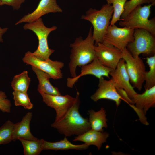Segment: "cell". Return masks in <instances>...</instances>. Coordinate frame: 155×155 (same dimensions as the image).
Segmentation results:
<instances>
[{
	"instance_id": "obj_25",
	"label": "cell",
	"mask_w": 155,
	"mask_h": 155,
	"mask_svg": "<svg viewBox=\"0 0 155 155\" xmlns=\"http://www.w3.org/2000/svg\"><path fill=\"white\" fill-rule=\"evenodd\" d=\"M107 3L111 5L113 9V12L110 22V25L115 24L121 18L124 11L125 5L127 0H106Z\"/></svg>"
},
{
	"instance_id": "obj_20",
	"label": "cell",
	"mask_w": 155,
	"mask_h": 155,
	"mask_svg": "<svg viewBox=\"0 0 155 155\" xmlns=\"http://www.w3.org/2000/svg\"><path fill=\"white\" fill-rule=\"evenodd\" d=\"M41 140L42 150H84L88 149L89 146L85 143L80 145L73 144L66 137L63 140L54 142L47 141L42 139Z\"/></svg>"
},
{
	"instance_id": "obj_21",
	"label": "cell",
	"mask_w": 155,
	"mask_h": 155,
	"mask_svg": "<svg viewBox=\"0 0 155 155\" xmlns=\"http://www.w3.org/2000/svg\"><path fill=\"white\" fill-rule=\"evenodd\" d=\"M88 112L89 115L88 120L91 129L97 131L103 132V128H106L108 127L105 110L102 107L97 111L91 109L89 110Z\"/></svg>"
},
{
	"instance_id": "obj_13",
	"label": "cell",
	"mask_w": 155,
	"mask_h": 155,
	"mask_svg": "<svg viewBox=\"0 0 155 155\" xmlns=\"http://www.w3.org/2000/svg\"><path fill=\"white\" fill-rule=\"evenodd\" d=\"M98 88L90 96L94 102L101 99H106L115 102L117 106L120 104L122 98L117 93L112 80H105L103 77L99 79Z\"/></svg>"
},
{
	"instance_id": "obj_11",
	"label": "cell",
	"mask_w": 155,
	"mask_h": 155,
	"mask_svg": "<svg viewBox=\"0 0 155 155\" xmlns=\"http://www.w3.org/2000/svg\"><path fill=\"white\" fill-rule=\"evenodd\" d=\"M43 101L47 106L55 110L56 116L55 121L61 119L75 102L76 98L67 94L64 96L51 95L40 93Z\"/></svg>"
},
{
	"instance_id": "obj_14",
	"label": "cell",
	"mask_w": 155,
	"mask_h": 155,
	"mask_svg": "<svg viewBox=\"0 0 155 155\" xmlns=\"http://www.w3.org/2000/svg\"><path fill=\"white\" fill-rule=\"evenodd\" d=\"M62 11L56 0H40L36 9L33 12L24 16L15 24L17 25L23 22H31L49 13H61Z\"/></svg>"
},
{
	"instance_id": "obj_5",
	"label": "cell",
	"mask_w": 155,
	"mask_h": 155,
	"mask_svg": "<svg viewBox=\"0 0 155 155\" xmlns=\"http://www.w3.org/2000/svg\"><path fill=\"white\" fill-rule=\"evenodd\" d=\"M24 30H30L36 35L38 40L37 49L33 53V55L38 59L44 61L49 59L50 56L55 50L50 49L48 42L49 34L52 31L56 30L57 27L53 26L51 27H46L40 18L35 21L27 23L23 26Z\"/></svg>"
},
{
	"instance_id": "obj_2",
	"label": "cell",
	"mask_w": 155,
	"mask_h": 155,
	"mask_svg": "<svg viewBox=\"0 0 155 155\" xmlns=\"http://www.w3.org/2000/svg\"><path fill=\"white\" fill-rule=\"evenodd\" d=\"M70 46L71 54L68 66L71 77L74 78L77 75V67H81L87 64L96 58L92 27L84 39L81 36L77 37L73 43L70 44Z\"/></svg>"
},
{
	"instance_id": "obj_29",
	"label": "cell",
	"mask_w": 155,
	"mask_h": 155,
	"mask_svg": "<svg viewBox=\"0 0 155 155\" xmlns=\"http://www.w3.org/2000/svg\"><path fill=\"white\" fill-rule=\"evenodd\" d=\"M11 106V101L7 98L5 93L0 91V110L3 112L10 113Z\"/></svg>"
},
{
	"instance_id": "obj_18",
	"label": "cell",
	"mask_w": 155,
	"mask_h": 155,
	"mask_svg": "<svg viewBox=\"0 0 155 155\" xmlns=\"http://www.w3.org/2000/svg\"><path fill=\"white\" fill-rule=\"evenodd\" d=\"M109 134L106 132L98 131L91 129L82 134L76 136L73 141H80L89 145H94L98 150L100 149L103 144L106 141Z\"/></svg>"
},
{
	"instance_id": "obj_4",
	"label": "cell",
	"mask_w": 155,
	"mask_h": 155,
	"mask_svg": "<svg viewBox=\"0 0 155 155\" xmlns=\"http://www.w3.org/2000/svg\"><path fill=\"white\" fill-rule=\"evenodd\" d=\"M151 4L142 6L139 5L132 10L125 17L121 18L119 25L122 27L133 29H145L155 36V19H149Z\"/></svg>"
},
{
	"instance_id": "obj_15",
	"label": "cell",
	"mask_w": 155,
	"mask_h": 155,
	"mask_svg": "<svg viewBox=\"0 0 155 155\" xmlns=\"http://www.w3.org/2000/svg\"><path fill=\"white\" fill-rule=\"evenodd\" d=\"M109 75L111 76V79L115 86L124 89L132 100L137 93L130 83L123 59H122L120 60L116 68L110 72Z\"/></svg>"
},
{
	"instance_id": "obj_26",
	"label": "cell",
	"mask_w": 155,
	"mask_h": 155,
	"mask_svg": "<svg viewBox=\"0 0 155 155\" xmlns=\"http://www.w3.org/2000/svg\"><path fill=\"white\" fill-rule=\"evenodd\" d=\"M14 124L8 120L0 127V145L8 144L13 141Z\"/></svg>"
},
{
	"instance_id": "obj_8",
	"label": "cell",
	"mask_w": 155,
	"mask_h": 155,
	"mask_svg": "<svg viewBox=\"0 0 155 155\" xmlns=\"http://www.w3.org/2000/svg\"><path fill=\"white\" fill-rule=\"evenodd\" d=\"M133 29L120 28L113 24L109 25L104 35L102 43L111 45L122 51L134 39Z\"/></svg>"
},
{
	"instance_id": "obj_22",
	"label": "cell",
	"mask_w": 155,
	"mask_h": 155,
	"mask_svg": "<svg viewBox=\"0 0 155 155\" xmlns=\"http://www.w3.org/2000/svg\"><path fill=\"white\" fill-rule=\"evenodd\" d=\"M30 81L28 71H24L14 76L11 82V85L14 91L27 92Z\"/></svg>"
},
{
	"instance_id": "obj_27",
	"label": "cell",
	"mask_w": 155,
	"mask_h": 155,
	"mask_svg": "<svg viewBox=\"0 0 155 155\" xmlns=\"http://www.w3.org/2000/svg\"><path fill=\"white\" fill-rule=\"evenodd\" d=\"M14 104L16 106H21L24 108L30 110L33 107L27 92L14 91L12 92Z\"/></svg>"
},
{
	"instance_id": "obj_24",
	"label": "cell",
	"mask_w": 155,
	"mask_h": 155,
	"mask_svg": "<svg viewBox=\"0 0 155 155\" xmlns=\"http://www.w3.org/2000/svg\"><path fill=\"white\" fill-rule=\"evenodd\" d=\"M146 60L149 70L148 71H146L145 74V90L155 86V55L146 57Z\"/></svg>"
},
{
	"instance_id": "obj_12",
	"label": "cell",
	"mask_w": 155,
	"mask_h": 155,
	"mask_svg": "<svg viewBox=\"0 0 155 155\" xmlns=\"http://www.w3.org/2000/svg\"><path fill=\"white\" fill-rule=\"evenodd\" d=\"M113 70L103 65L96 58L91 63L81 67L79 75L74 78H68L67 85L69 88H72L80 78L87 75H94L98 79L103 76L109 78V73Z\"/></svg>"
},
{
	"instance_id": "obj_30",
	"label": "cell",
	"mask_w": 155,
	"mask_h": 155,
	"mask_svg": "<svg viewBox=\"0 0 155 155\" xmlns=\"http://www.w3.org/2000/svg\"><path fill=\"white\" fill-rule=\"evenodd\" d=\"M26 0H0L1 6L6 5L11 6L14 10H18L21 6V5L24 3Z\"/></svg>"
},
{
	"instance_id": "obj_32",
	"label": "cell",
	"mask_w": 155,
	"mask_h": 155,
	"mask_svg": "<svg viewBox=\"0 0 155 155\" xmlns=\"http://www.w3.org/2000/svg\"><path fill=\"white\" fill-rule=\"evenodd\" d=\"M8 28H2L0 27V42H3V40L2 36L7 31Z\"/></svg>"
},
{
	"instance_id": "obj_33",
	"label": "cell",
	"mask_w": 155,
	"mask_h": 155,
	"mask_svg": "<svg viewBox=\"0 0 155 155\" xmlns=\"http://www.w3.org/2000/svg\"><path fill=\"white\" fill-rule=\"evenodd\" d=\"M150 4H152L153 6L155 5V0H149Z\"/></svg>"
},
{
	"instance_id": "obj_17",
	"label": "cell",
	"mask_w": 155,
	"mask_h": 155,
	"mask_svg": "<svg viewBox=\"0 0 155 155\" xmlns=\"http://www.w3.org/2000/svg\"><path fill=\"white\" fill-rule=\"evenodd\" d=\"M145 90L142 94H136L132 100L136 108L146 115L149 108L155 106V86Z\"/></svg>"
},
{
	"instance_id": "obj_28",
	"label": "cell",
	"mask_w": 155,
	"mask_h": 155,
	"mask_svg": "<svg viewBox=\"0 0 155 155\" xmlns=\"http://www.w3.org/2000/svg\"><path fill=\"white\" fill-rule=\"evenodd\" d=\"M150 4L149 0H129L127 1L125 5L124 11L121 16V18L125 17L137 7L144 4Z\"/></svg>"
},
{
	"instance_id": "obj_16",
	"label": "cell",
	"mask_w": 155,
	"mask_h": 155,
	"mask_svg": "<svg viewBox=\"0 0 155 155\" xmlns=\"http://www.w3.org/2000/svg\"><path fill=\"white\" fill-rule=\"evenodd\" d=\"M32 116V113L27 112L22 120L14 124L13 132V141L20 139L27 140H36L38 138L34 136L30 132V123Z\"/></svg>"
},
{
	"instance_id": "obj_6",
	"label": "cell",
	"mask_w": 155,
	"mask_h": 155,
	"mask_svg": "<svg viewBox=\"0 0 155 155\" xmlns=\"http://www.w3.org/2000/svg\"><path fill=\"white\" fill-rule=\"evenodd\" d=\"M143 29L134 30V39L127 45V50L133 57L141 54L152 56L155 55V37Z\"/></svg>"
},
{
	"instance_id": "obj_23",
	"label": "cell",
	"mask_w": 155,
	"mask_h": 155,
	"mask_svg": "<svg viewBox=\"0 0 155 155\" xmlns=\"http://www.w3.org/2000/svg\"><path fill=\"white\" fill-rule=\"evenodd\" d=\"M23 146L25 155H38L42 150L41 139H18Z\"/></svg>"
},
{
	"instance_id": "obj_9",
	"label": "cell",
	"mask_w": 155,
	"mask_h": 155,
	"mask_svg": "<svg viewBox=\"0 0 155 155\" xmlns=\"http://www.w3.org/2000/svg\"><path fill=\"white\" fill-rule=\"evenodd\" d=\"M22 60L26 65H30L47 73L51 78L58 80L63 77L61 69L64 67V63L62 62L53 61L50 59L42 60L37 58L32 53L29 51L25 53Z\"/></svg>"
},
{
	"instance_id": "obj_1",
	"label": "cell",
	"mask_w": 155,
	"mask_h": 155,
	"mask_svg": "<svg viewBox=\"0 0 155 155\" xmlns=\"http://www.w3.org/2000/svg\"><path fill=\"white\" fill-rule=\"evenodd\" d=\"M75 98V102L64 116L51 125L52 127L66 137L80 135L91 129L88 118L83 117L79 112L80 101L78 92Z\"/></svg>"
},
{
	"instance_id": "obj_7",
	"label": "cell",
	"mask_w": 155,
	"mask_h": 155,
	"mask_svg": "<svg viewBox=\"0 0 155 155\" xmlns=\"http://www.w3.org/2000/svg\"><path fill=\"white\" fill-rule=\"evenodd\" d=\"M122 51V59L125 61L130 82L134 88L140 91L144 82L146 72L143 60L139 56L133 57L126 48Z\"/></svg>"
},
{
	"instance_id": "obj_3",
	"label": "cell",
	"mask_w": 155,
	"mask_h": 155,
	"mask_svg": "<svg viewBox=\"0 0 155 155\" xmlns=\"http://www.w3.org/2000/svg\"><path fill=\"white\" fill-rule=\"evenodd\" d=\"M113 12L112 5L107 3L103 5L99 10L90 8L85 15L82 16V19L89 21L92 25V36L95 45L102 42L105 34L110 25Z\"/></svg>"
},
{
	"instance_id": "obj_19",
	"label": "cell",
	"mask_w": 155,
	"mask_h": 155,
	"mask_svg": "<svg viewBox=\"0 0 155 155\" xmlns=\"http://www.w3.org/2000/svg\"><path fill=\"white\" fill-rule=\"evenodd\" d=\"M31 67L38 80L37 90L40 93L51 95H61L59 89L51 84L49 81L51 77L49 74L33 66Z\"/></svg>"
},
{
	"instance_id": "obj_34",
	"label": "cell",
	"mask_w": 155,
	"mask_h": 155,
	"mask_svg": "<svg viewBox=\"0 0 155 155\" xmlns=\"http://www.w3.org/2000/svg\"><path fill=\"white\" fill-rule=\"evenodd\" d=\"M0 6H1V1L0 0Z\"/></svg>"
},
{
	"instance_id": "obj_10",
	"label": "cell",
	"mask_w": 155,
	"mask_h": 155,
	"mask_svg": "<svg viewBox=\"0 0 155 155\" xmlns=\"http://www.w3.org/2000/svg\"><path fill=\"white\" fill-rule=\"evenodd\" d=\"M96 58L103 65L115 70L122 59V51L116 47L99 43L95 45Z\"/></svg>"
},
{
	"instance_id": "obj_31",
	"label": "cell",
	"mask_w": 155,
	"mask_h": 155,
	"mask_svg": "<svg viewBox=\"0 0 155 155\" xmlns=\"http://www.w3.org/2000/svg\"><path fill=\"white\" fill-rule=\"evenodd\" d=\"M115 87L117 93L121 97L123 100L128 104L131 106L134 104L133 101L129 98L127 93L124 89L116 86Z\"/></svg>"
}]
</instances>
